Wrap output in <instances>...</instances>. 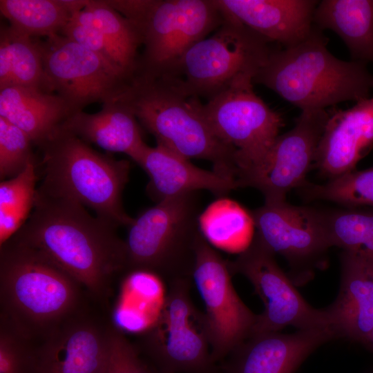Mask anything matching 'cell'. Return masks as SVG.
I'll list each match as a JSON object with an SVG mask.
<instances>
[{"label": "cell", "instance_id": "5", "mask_svg": "<svg viewBox=\"0 0 373 373\" xmlns=\"http://www.w3.org/2000/svg\"><path fill=\"white\" fill-rule=\"evenodd\" d=\"M40 149L39 189L73 200L117 227L131 224L133 218L122 203L131 169L128 160L97 152L61 128Z\"/></svg>", "mask_w": 373, "mask_h": 373}, {"label": "cell", "instance_id": "2", "mask_svg": "<svg viewBox=\"0 0 373 373\" xmlns=\"http://www.w3.org/2000/svg\"><path fill=\"white\" fill-rule=\"evenodd\" d=\"M84 290L27 245L11 238L0 246V322L31 343L84 311Z\"/></svg>", "mask_w": 373, "mask_h": 373}, {"label": "cell", "instance_id": "27", "mask_svg": "<svg viewBox=\"0 0 373 373\" xmlns=\"http://www.w3.org/2000/svg\"><path fill=\"white\" fill-rule=\"evenodd\" d=\"M71 19L99 30L120 55L126 70L134 76L138 68L137 49L142 44L137 28L106 1H87Z\"/></svg>", "mask_w": 373, "mask_h": 373}, {"label": "cell", "instance_id": "7", "mask_svg": "<svg viewBox=\"0 0 373 373\" xmlns=\"http://www.w3.org/2000/svg\"><path fill=\"white\" fill-rule=\"evenodd\" d=\"M224 12L220 26L185 52L171 77L190 95L209 100L238 82H254L271 50L267 39Z\"/></svg>", "mask_w": 373, "mask_h": 373}, {"label": "cell", "instance_id": "3", "mask_svg": "<svg viewBox=\"0 0 373 373\" xmlns=\"http://www.w3.org/2000/svg\"><path fill=\"white\" fill-rule=\"evenodd\" d=\"M117 99L126 105L160 145L183 157L211 162L213 171L237 180L235 151L214 133L202 103L174 77L136 73Z\"/></svg>", "mask_w": 373, "mask_h": 373}, {"label": "cell", "instance_id": "13", "mask_svg": "<svg viewBox=\"0 0 373 373\" xmlns=\"http://www.w3.org/2000/svg\"><path fill=\"white\" fill-rule=\"evenodd\" d=\"M231 274L228 262L203 235L197 247L193 278L205 305L214 363L251 336L257 318L238 296Z\"/></svg>", "mask_w": 373, "mask_h": 373}, {"label": "cell", "instance_id": "36", "mask_svg": "<svg viewBox=\"0 0 373 373\" xmlns=\"http://www.w3.org/2000/svg\"><path fill=\"white\" fill-rule=\"evenodd\" d=\"M367 343H369L373 348V329L368 339Z\"/></svg>", "mask_w": 373, "mask_h": 373}, {"label": "cell", "instance_id": "37", "mask_svg": "<svg viewBox=\"0 0 373 373\" xmlns=\"http://www.w3.org/2000/svg\"><path fill=\"white\" fill-rule=\"evenodd\" d=\"M159 373H162V372H159Z\"/></svg>", "mask_w": 373, "mask_h": 373}, {"label": "cell", "instance_id": "24", "mask_svg": "<svg viewBox=\"0 0 373 373\" xmlns=\"http://www.w3.org/2000/svg\"><path fill=\"white\" fill-rule=\"evenodd\" d=\"M313 25L331 30L348 48L351 60L373 64V0L318 1Z\"/></svg>", "mask_w": 373, "mask_h": 373}, {"label": "cell", "instance_id": "18", "mask_svg": "<svg viewBox=\"0 0 373 373\" xmlns=\"http://www.w3.org/2000/svg\"><path fill=\"white\" fill-rule=\"evenodd\" d=\"M372 148L373 97H367L329 115L314 164L323 175L333 179L355 170Z\"/></svg>", "mask_w": 373, "mask_h": 373}, {"label": "cell", "instance_id": "11", "mask_svg": "<svg viewBox=\"0 0 373 373\" xmlns=\"http://www.w3.org/2000/svg\"><path fill=\"white\" fill-rule=\"evenodd\" d=\"M38 44L46 90L56 91L72 114L94 102L116 100L133 77L62 35Z\"/></svg>", "mask_w": 373, "mask_h": 373}, {"label": "cell", "instance_id": "14", "mask_svg": "<svg viewBox=\"0 0 373 373\" xmlns=\"http://www.w3.org/2000/svg\"><path fill=\"white\" fill-rule=\"evenodd\" d=\"M329 114L325 109L301 111L294 126L278 135L262 164L238 182V187L258 189L265 203L285 202L301 186L314 164Z\"/></svg>", "mask_w": 373, "mask_h": 373}, {"label": "cell", "instance_id": "19", "mask_svg": "<svg viewBox=\"0 0 373 373\" xmlns=\"http://www.w3.org/2000/svg\"><path fill=\"white\" fill-rule=\"evenodd\" d=\"M133 161L148 174L146 193L156 203L200 190L223 197L238 188L235 180L195 166L158 144L155 147L145 144Z\"/></svg>", "mask_w": 373, "mask_h": 373}, {"label": "cell", "instance_id": "22", "mask_svg": "<svg viewBox=\"0 0 373 373\" xmlns=\"http://www.w3.org/2000/svg\"><path fill=\"white\" fill-rule=\"evenodd\" d=\"M71 115L66 102L52 93L19 85L0 89V117L22 130L39 148Z\"/></svg>", "mask_w": 373, "mask_h": 373}, {"label": "cell", "instance_id": "23", "mask_svg": "<svg viewBox=\"0 0 373 373\" xmlns=\"http://www.w3.org/2000/svg\"><path fill=\"white\" fill-rule=\"evenodd\" d=\"M61 128L112 153H122L134 160L146 144L133 113L117 99L102 104L95 113L72 114Z\"/></svg>", "mask_w": 373, "mask_h": 373}, {"label": "cell", "instance_id": "9", "mask_svg": "<svg viewBox=\"0 0 373 373\" xmlns=\"http://www.w3.org/2000/svg\"><path fill=\"white\" fill-rule=\"evenodd\" d=\"M191 278L169 283L155 321L141 336L144 352L162 373H210L214 363L204 313L193 305Z\"/></svg>", "mask_w": 373, "mask_h": 373}, {"label": "cell", "instance_id": "8", "mask_svg": "<svg viewBox=\"0 0 373 373\" xmlns=\"http://www.w3.org/2000/svg\"><path fill=\"white\" fill-rule=\"evenodd\" d=\"M225 18L217 0H148L132 23L144 46L136 73L173 77L185 52Z\"/></svg>", "mask_w": 373, "mask_h": 373}, {"label": "cell", "instance_id": "4", "mask_svg": "<svg viewBox=\"0 0 373 373\" xmlns=\"http://www.w3.org/2000/svg\"><path fill=\"white\" fill-rule=\"evenodd\" d=\"M327 40L314 26L300 43L271 50L254 79L301 111L325 109L369 97L373 74L366 64L344 61L327 48Z\"/></svg>", "mask_w": 373, "mask_h": 373}, {"label": "cell", "instance_id": "26", "mask_svg": "<svg viewBox=\"0 0 373 373\" xmlns=\"http://www.w3.org/2000/svg\"><path fill=\"white\" fill-rule=\"evenodd\" d=\"M307 209L330 247L335 246L343 251H364L373 254V211L350 207Z\"/></svg>", "mask_w": 373, "mask_h": 373}, {"label": "cell", "instance_id": "25", "mask_svg": "<svg viewBox=\"0 0 373 373\" xmlns=\"http://www.w3.org/2000/svg\"><path fill=\"white\" fill-rule=\"evenodd\" d=\"M82 0H1L0 10L16 32L32 37L58 35L72 14L82 9Z\"/></svg>", "mask_w": 373, "mask_h": 373}, {"label": "cell", "instance_id": "21", "mask_svg": "<svg viewBox=\"0 0 373 373\" xmlns=\"http://www.w3.org/2000/svg\"><path fill=\"white\" fill-rule=\"evenodd\" d=\"M338 296L329 307L340 336L367 343L373 329V254L343 251Z\"/></svg>", "mask_w": 373, "mask_h": 373}, {"label": "cell", "instance_id": "35", "mask_svg": "<svg viewBox=\"0 0 373 373\" xmlns=\"http://www.w3.org/2000/svg\"><path fill=\"white\" fill-rule=\"evenodd\" d=\"M12 57L10 42L4 28L1 26L0 34V89L10 84Z\"/></svg>", "mask_w": 373, "mask_h": 373}, {"label": "cell", "instance_id": "29", "mask_svg": "<svg viewBox=\"0 0 373 373\" xmlns=\"http://www.w3.org/2000/svg\"><path fill=\"white\" fill-rule=\"evenodd\" d=\"M299 188L307 200H327L350 208L373 206V167L352 171L323 184L305 181Z\"/></svg>", "mask_w": 373, "mask_h": 373}, {"label": "cell", "instance_id": "34", "mask_svg": "<svg viewBox=\"0 0 373 373\" xmlns=\"http://www.w3.org/2000/svg\"><path fill=\"white\" fill-rule=\"evenodd\" d=\"M103 373H153L142 362L135 347L111 326L107 362Z\"/></svg>", "mask_w": 373, "mask_h": 373}, {"label": "cell", "instance_id": "15", "mask_svg": "<svg viewBox=\"0 0 373 373\" xmlns=\"http://www.w3.org/2000/svg\"><path fill=\"white\" fill-rule=\"evenodd\" d=\"M111 326L84 310L70 318L37 346L38 373H103Z\"/></svg>", "mask_w": 373, "mask_h": 373}, {"label": "cell", "instance_id": "28", "mask_svg": "<svg viewBox=\"0 0 373 373\" xmlns=\"http://www.w3.org/2000/svg\"><path fill=\"white\" fill-rule=\"evenodd\" d=\"M39 180L37 162L0 183V246L26 224L35 206Z\"/></svg>", "mask_w": 373, "mask_h": 373}, {"label": "cell", "instance_id": "6", "mask_svg": "<svg viewBox=\"0 0 373 373\" xmlns=\"http://www.w3.org/2000/svg\"><path fill=\"white\" fill-rule=\"evenodd\" d=\"M197 192L162 200L133 218L125 240L128 271L172 281L192 278L200 227Z\"/></svg>", "mask_w": 373, "mask_h": 373}, {"label": "cell", "instance_id": "1", "mask_svg": "<svg viewBox=\"0 0 373 373\" xmlns=\"http://www.w3.org/2000/svg\"><path fill=\"white\" fill-rule=\"evenodd\" d=\"M117 228L82 204L37 186L32 212L12 238L38 251L106 305L115 278L128 271L126 243Z\"/></svg>", "mask_w": 373, "mask_h": 373}, {"label": "cell", "instance_id": "16", "mask_svg": "<svg viewBox=\"0 0 373 373\" xmlns=\"http://www.w3.org/2000/svg\"><path fill=\"white\" fill-rule=\"evenodd\" d=\"M337 336L333 327L253 334L230 352L223 373H294L314 350Z\"/></svg>", "mask_w": 373, "mask_h": 373}, {"label": "cell", "instance_id": "20", "mask_svg": "<svg viewBox=\"0 0 373 373\" xmlns=\"http://www.w3.org/2000/svg\"><path fill=\"white\" fill-rule=\"evenodd\" d=\"M227 13L268 41L284 48L304 40L313 28L318 1L217 0Z\"/></svg>", "mask_w": 373, "mask_h": 373}, {"label": "cell", "instance_id": "10", "mask_svg": "<svg viewBox=\"0 0 373 373\" xmlns=\"http://www.w3.org/2000/svg\"><path fill=\"white\" fill-rule=\"evenodd\" d=\"M253 83L238 82L201 106L216 136L236 152L237 183L262 164L283 124L280 115L255 93Z\"/></svg>", "mask_w": 373, "mask_h": 373}, {"label": "cell", "instance_id": "12", "mask_svg": "<svg viewBox=\"0 0 373 373\" xmlns=\"http://www.w3.org/2000/svg\"><path fill=\"white\" fill-rule=\"evenodd\" d=\"M228 264L231 274H242L252 283L264 305L251 335L278 332L287 326L298 329L333 327L337 330L329 308L311 307L278 267L274 254L256 237Z\"/></svg>", "mask_w": 373, "mask_h": 373}, {"label": "cell", "instance_id": "30", "mask_svg": "<svg viewBox=\"0 0 373 373\" xmlns=\"http://www.w3.org/2000/svg\"><path fill=\"white\" fill-rule=\"evenodd\" d=\"M1 26L8 35L11 51L12 72L9 86L34 87L46 91L38 41L16 32L10 26Z\"/></svg>", "mask_w": 373, "mask_h": 373}, {"label": "cell", "instance_id": "32", "mask_svg": "<svg viewBox=\"0 0 373 373\" xmlns=\"http://www.w3.org/2000/svg\"><path fill=\"white\" fill-rule=\"evenodd\" d=\"M0 373H38L37 347L0 323Z\"/></svg>", "mask_w": 373, "mask_h": 373}, {"label": "cell", "instance_id": "31", "mask_svg": "<svg viewBox=\"0 0 373 373\" xmlns=\"http://www.w3.org/2000/svg\"><path fill=\"white\" fill-rule=\"evenodd\" d=\"M33 142L22 130L0 117V179L21 173L30 164L37 162Z\"/></svg>", "mask_w": 373, "mask_h": 373}, {"label": "cell", "instance_id": "33", "mask_svg": "<svg viewBox=\"0 0 373 373\" xmlns=\"http://www.w3.org/2000/svg\"><path fill=\"white\" fill-rule=\"evenodd\" d=\"M61 34L97 54L110 64L133 77L126 70L123 60L117 50L97 29L80 23L70 18L62 29Z\"/></svg>", "mask_w": 373, "mask_h": 373}, {"label": "cell", "instance_id": "17", "mask_svg": "<svg viewBox=\"0 0 373 373\" xmlns=\"http://www.w3.org/2000/svg\"><path fill=\"white\" fill-rule=\"evenodd\" d=\"M257 229L255 237L274 254L291 264L310 262L330 247L312 222L305 207L285 202L265 203L249 213Z\"/></svg>", "mask_w": 373, "mask_h": 373}]
</instances>
